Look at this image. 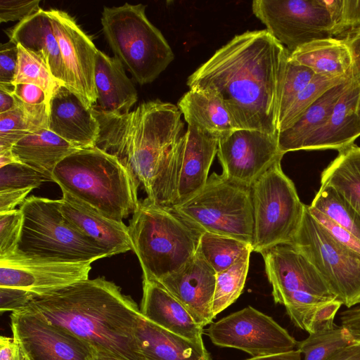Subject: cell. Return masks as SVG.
Instances as JSON below:
<instances>
[{
    "label": "cell",
    "instance_id": "1",
    "mask_svg": "<svg viewBox=\"0 0 360 360\" xmlns=\"http://www.w3.org/2000/svg\"><path fill=\"white\" fill-rule=\"evenodd\" d=\"M290 53L266 30L236 35L187 80L217 96L237 129L277 134L279 103Z\"/></svg>",
    "mask_w": 360,
    "mask_h": 360
},
{
    "label": "cell",
    "instance_id": "2",
    "mask_svg": "<svg viewBox=\"0 0 360 360\" xmlns=\"http://www.w3.org/2000/svg\"><path fill=\"white\" fill-rule=\"evenodd\" d=\"M99 124L95 147L115 156L143 186L153 202L169 207L172 169L186 133L178 106L144 102L127 113L91 108Z\"/></svg>",
    "mask_w": 360,
    "mask_h": 360
},
{
    "label": "cell",
    "instance_id": "3",
    "mask_svg": "<svg viewBox=\"0 0 360 360\" xmlns=\"http://www.w3.org/2000/svg\"><path fill=\"white\" fill-rule=\"evenodd\" d=\"M25 309L119 360H143L136 333L143 317L136 303L104 278L76 282L32 300Z\"/></svg>",
    "mask_w": 360,
    "mask_h": 360
},
{
    "label": "cell",
    "instance_id": "4",
    "mask_svg": "<svg viewBox=\"0 0 360 360\" xmlns=\"http://www.w3.org/2000/svg\"><path fill=\"white\" fill-rule=\"evenodd\" d=\"M52 179L62 191L117 221L139 206L138 180L115 156L97 147L79 149L65 158Z\"/></svg>",
    "mask_w": 360,
    "mask_h": 360
},
{
    "label": "cell",
    "instance_id": "5",
    "mask_svg": "<svg viewBox=\"0 0 360 360\" xmlns=\"http://www.w3.org/2000/svg\"><path fill=\"white\" fill-rule=\"evenodd\" d=\"M143 278L158 281L182 268L196 253L203 231L172 207L139 201L128 226Z\"/></svg>",
    "mask_w": 360,
    "mask_h": 360
},
{
    "label": "cell",
    "instance_id": "6",
    "mask_svg": "<svg viewBox=\"0 0 360 360\" xmlns=\"http://www.w3.org/2000/svg\"><path fill=\"white\" fill-rule=\"evenodd\" d=\"M20 210L22 214L20 238L13 255L6 259L92 263L111 256L105 248L65 219L60 211V199L30 196Z\"/></svg>",
    "mask_w": 360,
    "mask_h": 360
},
{
    "label": "cell",
    "instance_id": "7",
    "mask_svg": "<svg viewBox=\"0 0 360 360\" xmlns=\"http://www.w3.org/2000/svg\"><path fill=\"white\" fill-rule=\"evenodd\" d=\"M142 4L105 6L101 25L105 39L124 68L141 85L151 83L174 58L162 35L146 15Z\"/></svg>",
    "mask_w": 360,
    "mask_h": 360
},
{
    "label": "cell",
    "instance_id": "8",
    "mask_svg": "<svg viewBox=\"0 0 360 360\" xmlns=\"http://www.w3.org/2000/svg\"><path fill=\"white\" fill-rule=\"evenodd\" d=\"M276 304L285 307L292 322L309 333L318 309L337 300L309 260L288 244L261 253Z\"/></svg>",
    "mask_w": 360,
    "mask_h": 360
},
{
    "label": "cell",
    "instance_id": "9",
    "mask_svg": "<svg viewBox=\"0 0 360 360\" xmlns=\"http://www.w3.org/2000/svg\"><path fill=\"white\" fill-rule=\"evenodd\" d=\"M172 207L203 232L231 236L252 245L251 188L222 173H212L198 192Z\"/></svg>",
    "mask_w": 360,
    "mask_h": 360
},
{
    "label": "cell",
    "instance_id": "10",
    "mask_svg": "<svg viewBox=\"0 0 360 360\" xmlns=\"http://www.w3.org/2000/svg\"><path fill=\"white\" fill-rule=\"evenodd\" d=\"M276 162L251 185L254 231L252 252L288 244L297 233L306 205L292 181Z\"/></svg>",
    "mask_w": 360,
    "mask_h": 360
},
{
    "label": "cell",
    "instance_id": "11",
    "mask_svg": "<svg viewBox=\"0 0 360 360\" xmlns=\"http://www.w3.org/2000/svg\"><path fill=\"white\" fill-rule=\"evenodd\" d=\"M316 269L343 305L360 303V255L337 242L310 214L306 205L301 226L288 244Z\"/></svg>",
    "mask_w": 360,
    "mask_h": 360
},
{
    "label": "cell",
    "instance_id": "12",
    "mask_svg": "<svg viewBox=\"0 0 360 360\" xmlns=\"http://www.w3.org/2000/svg\"><path fill=\"white\" fill-rule=\"evenodd\" d=\"M254 15L290 53L310 41L332 37V22L322 0H255Z\"/></svg>",
    "mask_w": 360,
    "mask_h": 360
},
{
    "label": "cell",
    "instance_id": "13",
    "mask_svg": "<svg viewBox=\"0 0 360 360\" xmlns=\"http://www.w3.org/2000/svg\"><path fill=\"white\" fill-rule=\"evenodd\" d=\"M206 333L214 345L240 349L252 356L288 352L297 345L271 317L251 306L212 322Z\"/></svg>",
    "mask_w": 360,
    "mask_h": 360
},
{
    "label": "cell",
    "instance_id": "14",
    "mask_svg": "<svg viewBox=\"0 0 360 360\" xmlns=\"http://www.w3.org/2000/svg\"><path fill=\"white\" fill-rule=\"evenodd\" d=\"M58 41L65 73V86L89 108L97 103L95 67L97 48L63 11L46 10Z\"/></svg>",
    "mask_w": 360,
    "mask_h": 360
},
{
    "label": "cell",
    "instance_id": "15",
    "mask_svg": "<svg viewBox=\"0 0 360 360\" xmlns=\"http://www.w3.org/2000/svg\"><path fill=\"white\" fill-rule=\"evenodd\" d=\"M11 322L28 360H94V348L86 341L25 309L12 312Z\"/></svg>",
    "mask_w": 360,
    "mask_h": 360
},
{
    "label": "cell",
    "instance_id": "16",
    "mask_svg": "<svg viewBox=\"0 0 360 360\" xmlns=\"http://www.w3.org/2000/svg\"><path fill=\"white\" fill-rule=\"evenodd\" d=\"M283 155L278 148V134L236 129L218 143L222 174L248 186Z\"/></svg>",
    "mask_w": 360,
    "mask_h": 360
},
{
    "label": "cell",
    "instance_id": "17",
    "mask_svg": "<svg viewBox=\"0 0 360 360\" xmlns=\"http://www.w3.org/2000/svg\"><path fill=\"white\" fill-rule=\"evenodd\" d=\"M91 263H60L36 260L0 259V287L46 295L89 278Z\"/></svg>",
    "mask_w": 360,
    "mask_h": 360
},
{
    "label": "cell",
    "instance_id": "18",
    "mask_svg": "<svg viewBox=\"0 0 360 360\" xmlns=\"http://www.w3.org/2000/svg\"><path fill=\"white\" fill-rule=\"evenodd\" d=\"M216 272L197 250L179 270L160 281L202 328L213 322Z\"/></svg>",
    "mask_w": 360,
    "mask_h": 360
},
{
    "label": "cell",
    "instance_id": "19",
    "mask_svg": "<svg viewBox=\"0 0 360 360\" xmlns=\"http://www.w3.org/2000/svg\"><path fill=\"white\" fill-rule=\"evenodd\" d=\"M219 140L188 125L172 174V207L198 192L206 184L218 151Z\"/></svg>",
    "mask_w": 360,
    "mask_h": 360
},
{
    "label": "cell",
    "instance_id": "20",
    "mask_svg": "<svg viewBox=\"0 0 360 360\" xmlns=\"http://www.w3.org/2000/svg\"><path fill=\"white\" fill-rule=\"evenodd\" d=\"M48 129L78 149L95 147L99 124L82 101L65 86L49 102Z\"/></svg>",
    "mask_w": 360,
    "mask_h": 360
},
{
    "label": "cell",
    "instance_id": "21",
    "mask_svg": "<svg viewBox=\"0 0 360 360\" xmlns=\"http://www.w3.org/2000/svg\"><path fill=\"white\" fill-rule=\"evenodd\" d=\"M60 211L76 229L105 248L111 256L133 250L128 226L62 191Z\"/></svg>",
    "mask_w": 360,
    "mask_h": 360
},
{
    "label": "cell",
    "instance_id": "22",
    "mask_svg": "<svg viewBox=\"0 0 360 360\" xmlns=\"http://www.w3.org/2000/svg\"><path fill=\"white\" fill-rule=\"evenodd\" d=\"M142 315L155 324L191 342L205 347L203 328L184 307L158 282L143 278Z\"/></svg>",
    "mask_w": 360,
    "mask_h": 360
},
{
    "label": "cell",
    "instance_id": "23",
    "mask_svg": "<svg viewBox=\"0 0 360 360\" xmlns=\"http://www.w3.org/2000/svg\"><path fill=\"white\" fill-rule=\"evenodd\" d=\"M359 93L360 84L353 78L326 122L307 138L301 150H340L354 144L360 136V118L356 110Z\"/></svg>",
    "mask_w": 360,
    "mask_h": 360
},
{
    "label": "cell",
    "instance_id": "24",
    "mask_svg": "<svg viewBox=\"0 0 360 360\" xmlns=\"http://www.w3.org/2000/svg\"><path fill=\"white\" fill-rule=\"evenodd\" d=\"M9 41L22 46L43 59L56 79L65 84V73L60 51L46 10L18 22L6 31Z\"/></svg>",
    "mask_w": 360,
    "mask_h": 360
},
{
    "label": "cell",
    "instance_id": "25",
    "mask_svg": "<svg viewBox=\"0 0 360 360\" xmlns=\"http://www.w3.org/2000/svg\"><path fill=\"white\" fill-rule=\"evenodd\" d=\"M95 86L100 110L124 114L138 99L137 91L121 62L98 50L96 57Z\"/></svg>",
    "mask_w": 360,
    "mask_h": 360
},
{
    "label": "cell",
    "instance_id": "26",
    "mask_svg": "<svg viewBox=\"0 0 360 360\" xmlns=\"http://www.w3.org/2000/svg\"><path fill=\"white\" fill-rule=\"evenodd\" d=\"M136 344L143 360H202L210 354L195 345L146 319L137 328Z\"/></svg>",
    "mask_w": 360,
    "mask_h": 360
},
{
    "label": "cell",
    "instance_id": "27",
    "mask_svg": "<svg viewBox=\"0 0 360 360\" xmlns=\"http://www.w3.org/2000/svg\"><path fill=\"white\" fill-rule=\"evenodd\" d=\"M77 150L49 129H41L27 135L11 148L18 162L38 171L48 181H53L52 174L57 165Z\"/></svg>",
    "mask_w": 360,
    "mask_h": 360
},
{
    "label": "cell",
    "instance_id": "28",
    "mask_svg": "<svg viewBox=\"0 0 360 360\" xmlns=\"http://www.w3.org/2000/svg\"><path fill=\"white\" fill-rule=\"evenodd\" d=\"M177 106L188 125L219 141L237 129L221 101L210 92L190 89L179 99Z\"/></svg>",
    "mask_w": 360,
    "mask_h": 360
},
{
    "label": "cell",
    "instance_id": "29",
    "mask_svg": "<svg viewBox=\"0 0 360 360\" xmlns=\"http://www.w3.org/2000/svg\"><path fill=\"white\" fill-rule=\"evenodd\" d=\"M289 58L319 75L339 77L352 73L350 51L342 40L334 37L305 44L290 53Z\"/></svg>",
    "mask_w": 360,
    "mask_h": 360
},
{
    "label": "cell",
    "instance_id": "30",
    "mask_svg": "<svg viewBox=\"0 0 360 360\" xmlns=\"http://www.w3.org/2000/svg\"><path fill=\"white\" fill-rule=\"evenodd\" d=\"M353 79L350 76L330 88L312 104L300 118L288 129L278 134V148L281 153L300 150L304 142L328 120L332 110Z\"/></svg>",
    "mask_w": 360,
    "mask_h": 360
},
{
    "label": "cell",
    "instance_id": "31",
    "mask_svg": "<svg viewBox=\"0 0 360 360\" xmlns=\"http://www.w3.org/2000/svg\"><path fill=\"white\" fill-rule=\"evenodd\" d=\"M321 177V185L332 186L360 214V146L354 143L338 150Z\"/></svg>",
    "mask_w": 360,
    "mask_h": 360
},
{
    "label": "cell",
    "instance_id": "32",
    "mask_svg": "<svg viewBox=\"0 0 360 360\" xmlns=\"http://www.w3.org/2000/svg\"><path fill=\"white\" fill-rule=\"evenodd\" d=\"M15 99L18 106L15 109L0 114V153L11 150L27 135L49 127L47 104L27 105L16 97Z\"/></svg>",
    "mask_w": 360,
    "mask_h": 360
},
{
    "label": "cell",
    "instance_id": "33",
    "mask_svg": "<svg viewBox=\"0 0 360 360\" xmlns=\"http://www.w3.org/2000/svg\"><path fill=\"white\" fill-rule=\"evenodd\" d=\"M198 250L215 272L219 273L250 255L252 247L231 236L203 232Z\"/></svg>",
    "mask_w": 360,
    "mask_h": 360
},
{
    "label": "cell",
    "instance_id": "34",
    "mask_svg": "<svg viewBox=\"0 0 360 360\" xmlns=\"http://www.w3.org/2000/svg\"><path fill=\"white\" fill-rule=\"evenodd\" d=\"M309 206L347 229L360 240V214L332 186L321 185Z\"/></svg>",
    "mask_w": 360,
    "mask_h": 360
},
{
    "label": "cell",
    "instance_id": "35",
    "mask_svg": "<svg viewBox=\"0 0 360 360\" xmlns=\"http://www.w3.org/2000/svg\"><path fill=\"white\" fill-rule=\"evenodd\" d=\"M356 342L344 326L309 334L297 342V349L304 355L303 360H328L344 347Z\"/></svg>",
    "mask_w": 360,
    "mask_h": 360
},
{
    "label": "cell",
    "instance_id": "36",
    "mask_svg": "<svg viewBox=\"0 0 360 360\" xmlns=\"http://www.w3.org/2000/svg\"><path fill=\"white\" fill-rule=\"evenodd\" d=\"M250 255L229 269L216 274L212 313L215 316L232 304L242 293L249 269Z\"/></svg>",
    "mask_w": 360,
    "mask_h": 360
},
{
    "label": "cell",
    "instance_id": "37",
    "mask_svg": "<svg viewBox=\"0 0 360 360\" xmlns=\"http://www.w3.org/2000/svg\"><path fill=\"white\" fill-rule=\"evenodd\" d=\"M18 61L13 84L30 83L41 88L45 92L49 103L58 89L62 86L53 77L41 58L17 44Z\"/></svg>",
    "mask_w": 360,
    "mask_h": 360
},
{
    "label": "cell",
    "instance_id": "38",
    "mask_svg": "<svg viewBox=\"0 0 360 360\" xmlns=\"http://www.w3.org/2000/svg\"><path fill=\"white\" fill-rule=\"evenodd\" d=\"M352 74L339 77L315 75L312 80L298 94L284 115L278 120V132L292 127L304 112L330 88L343 82Z\"/></svg>",
    "mask_w": 360,
    "mask_h": 360
},
{
    "label": "cell",
    "instance_id": "39",
    "mask_svg": "<svg viewBox=\"0 0 360 360\" xmlns=\"http://www.w3.org/2000/svg\"><path fill=\"white\" fill-rule=\"evenodd\" d=\"M332 22V37L343 40L360 29V0H322Z\"/></svg>",
    "mask_w": 360,
    "mask_h": 360
},
{
    "label": "cell",
    "instance_id": "40",
    "mask_svg": "<svg viewBox=\"0 0 360 360\" xmlns=\"http://www.w3.org/2000/svg\"><path fill=\"white\" fill-rule=\"evenodd\" d=\"M315 75L310 68L292 61L288 57L281 87L278 120L284 115L298 94L312 80Z\"/></svg>",
    "mask_w": 360,
    "mask_h": 360
},
{
    "label": "cell",
    "instance_id": "41",
    "mask_svg": "<svg viewBox=\"0 0 360 360\" xmlns=\"http://www.w3.org/2000/svg\"><path fill=\"white\" fill-rule=\"evenodd\" d=\"M46 178L32 167L20 162H13L0 168V191L34 189Z\"/></svg>",
    "mask_w": 360,
    "mask_h": 360
},
{
    "label": "cell",
    "instance_id": "42",
    "mask_svg": "<svg viewBox=\"0 0 360 360\" xmlns=\"http://www.w3.org/2000/svg\"><path fill=\"white\" fill-rule=\"evenodd\" d=\"M22 224L20 210L0 214V259L13 255Z\"/></svg>",
    "mask_w": 360,
    "mask_h": 360
},
{
    "label": "cell",
    "instance_id": "43",
    "mask_svg": "<svg viewBox=\"0 0 360 360\" xmlns=\"http://www.w3.org/2000/svg\"><path fill=\"white\" fill-rule=\"evenodd\" d=\"M311 216L337 242L360 255V240L347 229L340 226L327 216L308 205Z\"/></svg>",
    "mask_w": 360,
    "mask_h": 360
},
{
    "label": "cell",
    "instance_id": "44",
    "mask_svg": "<svg viewBox=\"0 0 360 360\" xmlns=\"http://www.w3.org/2000/svg\"><path fill=\"white\" fill-rule=\"evenodd\" d=\"M39 0H0V22H19L37 12Z\"/></svg>",
    "mask_w": 360,
    "mask_h": 360
},
{
    "label": "cell",
    "instance_id": "45",
    "mask_svg": "<svg viewBox=\"0 0 360 360\" xmlns=\"http://www.w3.org/2000/svg\"><path fill=\"white\" fill-rule=\"evenodd\" d=\"M36 297L32 292L24 289L0 287V310L1 312L20 310Z\"/></svg>",
    "mask_w": 360,
    "mask_h": 360
},
{
    "label": "cell",
    "instance_id": "46",
    "mask_svg": "<svg viewBox=\"0 0 360 360\" xmlns=\"http://www.w3.org/2000/svg\"><path fill=\"white\" fill-rule=\"evenodd\" d=\"M18 61V49L8 41L0 47V84H13Z\"/></svg>",
    "mask_w": 360,
    "mask_h": 360
},
{
    "label": "cell",
    "instance_id": "47",
    "mask_svg": "<svg viewBox=\"0 0 360 360\" xmlns=\"http://www.w3.org/2000/svg\"><path fill=\"white\" fill-rule=\"evenodd\" d=\"M342 304L339 300H334L321 305L315 314L309 334L334 328V318Z\"/></svg>",
    "mask_w": 360,
    "mask_h": 360
},
{
    "label": "cell",
    "instance_id": "48",
    "mask_svg": "<svg viewBox=\"0 0 360 360\" xmlns=\"http://www.w3.org/2000/svg\"><path fill=\"white\" fill-rule=\"evenodd\" d=\"M14 85L13 95L22 103L32 105L47 104L49 106L46 95L39 86L30 83Z\"/></svg>",
    "mask_w": 360,
    "mask_h": 360
},
{
    "label": "cell",
    "instance_id": "49",
    "mask_svg": "<svg viewBox=\"0 0 360 360\" xmlns=\"http://www.w3.org/2000/svg\"><path fill=\"white\" fill-rule=\"evenodd\" d=\"M32 189L8 190L0 191V214L15 210L22 204Z\"/></svg>",
    "mask_w": 360,
    "mask_h": 360
},
{
    "label": "cell",
    "instance_id": "50",
    "mask_svg": "<svg viewBox=\"0 0 360 360\" xmlns=\"http://www.w3.org/2000/svg\"><path fill=\"white\" fill-rule=\"evenodd\" d=\"M342 41L347 46L352 56L353 78L360 84V29Z\"/></svg>",
    "mask_w": 360,
    "mask_h": 360
},
{
    "label": "cell",
    "instance_id": "51",
    "mask_svg": "<svg viewBox=\"0 0 360 360\" xmlns=\"http://www.w3.org/2000/svg\"><path fill=\"white\" fill-rule=\"evenodd\" d=\"M0 360H28L18 342L13 338L1 336Z\"/></svg>",
    "mask_w": 360,
    "mask_h": 360
},
{
    "label": "cell",
    "instance_id": "52",
    "mask_svg": "<svg viewBox=\"0 0 360 360\" xmlns=\"http://www.w3.org/2000/svg\"><path fill=\"white\" fill-rule=\"evenodd\" d=\"M341 326L346 328L356 342H360V306L340 314Z\"/></svg>",
    "mask_w": 360,
    "mask_h": 360
},
{
    "label": "cell",
    "instance_id": "53",
    "mask_svg": "<svg viewBox=\"0 0 360 360\" xmlns=\"http://www.w3.org/2000/svg\"><path fill=\"white\" fill-rule=\"evenodd\" d=\"M328 360H360V342L344 347Z\"/></svg>",
    "mask_w": 360,
    "mask_h": 360
},
{
    "label": "cell",
    "instance_id": "54",
    "mask_svg": "<svg viewBox=\"0 0 360 360\" xmlns=\"http://www.w3.org/2000/svg\"><path fill=\"white\" fill-rule=\"evenodd\" d=\"M300 352L295 349L292 351L265 356H252L246 360H302Z\"/></svg>",
    "mask_w": 360,
    "mask_h": 360
},
{
    "label": "cell",
    "instance_id": "55",
    "mask_svg": "<svg viewBox=\"0 0 360 360\" xmlns=\"http://www.w3.org/2000/svg\"><path fill=\"white\" fill-rule=\"evenodd\" d=\"M17 107L13 93L0 89V114L13 110Z\"/></svg>",
    "mask_w": 360,
    "mask_h": 360
},
{
    "label": "cell",
    "instance_id": "56",
    "mask_svg": "<svg viewBox=\"0 0 360 360\" xmlns=\"http://www.w3.org/2000/svg\"><path fill=\"white\" fill-rule=\"evenodd\" d=\"M18 162L12 154L11 150L0 153V168L7 165Z\"/></svg>",
    "mask_w": 360,
    "mask_h": 360
},
{
    "label": "cell",
    "instance_id": "57",
    "mask_svg": "<svg viewBox=\"0 0 360 360\" xmlns=\"http://www.w3.org/2000/svg\"><path fill=\"white\" fill-rule=\"evenodd\" d=\"M94 360H119L115 358L109 356L103 353L98 352L94 349ZM202 360H212L210 354L204 357Z\"/></svg>",
    "mask_w": 360,
    "mask_h": 360
},
{
    "label": "cell",
    "instance_id": "58",
    "mask_svg": "<svg viewBox=\"0 0 360 360\" xmlns=\"http://www.w3.org/2000/svg\"><path fill=\"white\" fill-rule=\"evenodd\" d=\"M357 114L360 118V93H359V98H358V103H357Z\"/></svg>",
    "mask_w": 360,
    "mask_h": 360
}]
</instances>
